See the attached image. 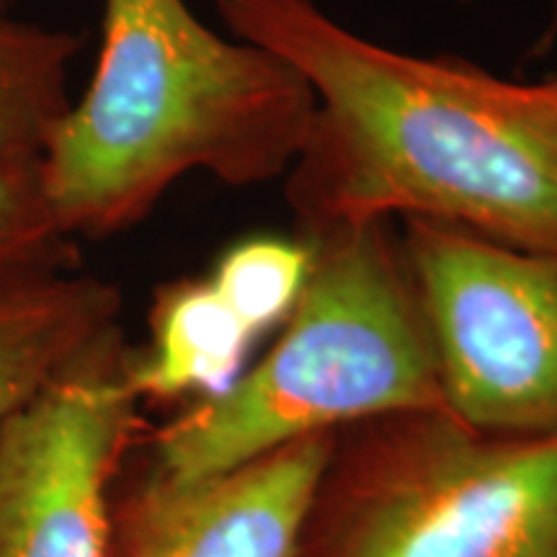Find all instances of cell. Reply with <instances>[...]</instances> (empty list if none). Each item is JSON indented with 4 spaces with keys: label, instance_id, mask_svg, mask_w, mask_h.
Wrapping results in <instances>:
<instances>
[{
    "label": "cell",
    "instance_id": "3957f363",
    "mask_svg": "<svg viewBox=\"0 0 557 557\" xmlns=\"http://www.w3.org/2000/svg\"><path fill=\"white\" fill-rule=\"evenodd\" d=\"M393 220L308 235L312 267L267 357L150 438V468L191 483L302 436L447 410L434 341Z\"/></svg>",
    "mask_w": 557,
    "mask_h": 557
},
{
    "label": "cell",
    "instance_id": "30bf717a",
    "mask_svg": "<svg viewBox=\"0 0 557 557\" xmlns=\"http://www.w3.org/2000/svg\"><path fill=\"white\" fill-rule=\"evenodd\" d=\"M81 50L73 32L47 29L0 9V160L41 158L70 109L67 67Z\"/></svg>",
    "mask_w": 557,
    "mask_h": 557
},
{
    "label": "cell",
    "instance_id": "4fadbf2b",
    "mask_svg": "<svg viewBox=\"0 0 557 557\" xmlns=\"http://www.w3.org/2000/svg\"><path fill=\"white\" fill-rule=\"evenodd\" d=\"M557 34V0H555V13H553V26H549V32H547V39H553Z\"/></svg>",
    "mask_w": 557,
    "mask_h": 557
},
{
    "label": "cell",
    "instance_id": "5b68a950",
    "mask_svg": "<svg viewBox=\"0 0 557 557\" xmlns=\"http://www.w3.org/2000/svg\"><path fill=\"white\" fill-rule=\"evenodd\" d=\"M403 222L449 413L487 434L555 436L557 253L449 222Z\"/></svg>",
    "mask_w": 557,
    "mask_h": 557
},
{
    "label": "cell",
    "instance_id": "7a4b0ae2",
    "mask_svg": "<svg viewBox=\"0 0 557 557\" xmlns=\"http://www.w3.org/2000/svg\"><path fill=\"white\" fill-rule=\"evenodd\" d=\"M312 114L289 62L207 29L184 0H103L94 81L41 152L47 199L70 238H107L189 171L227 186L287 173Z\"/></svg>",
    "mask_w": 557,
    "mask_h": 557
},
{
    "label": "cell",
    "instance_id": "8fae6325",
    "mask_svg": "<svg viewBox=\"0 0 557 557\" xmlns=\"http://www.w3.org/2000/svg\"><path fill=\"white\" fill-rule=\"evenodd\" d=\"M312 267V243L248 238L230 246L214 267L212 287L256 338L295 310Z\"/></svg>",
    "mask_w": 557,
    "mask_h": 557
},
{
    "label": "cell",
    "instance_id": "6da1fadb",
    "mask_svg": "<svg viewBox=\"0 0 557 557\" xmlns=\"http://www.w3.org/2000/svg\"><path fill=\"white\" fill-rule=\"evenodd\" d=\"M230 32L315 96L287 171L305 235L406 218L557 253V75L511 83L348 32L315 0H214Z\"/></svg>",
    "mask_w": 557,
    "mask_h": 557
},
{
    "label": "cell",
    "instance_id": "7c38bea8",
    "mask_svg": "<svg viewBox=\"0 0 557 557\" xmlns=\"http://www.w3.org/2000/svg\"><path fill=\"white\" fill-rule=\"evenodd\" d=\"M73 238L47 199L41 158L0 160V284L75 271Z\"/></svg>",
    "mask_w": 557,
    "mask_h": 557
},
{
    "label": "cell",
    "instance_id": "277c9868",
    "mask_svg": "<svg viewBox=\"0 0 557 557\" xmlns=\"http://www.w3.org/2000/svg\"><path fill=\"white\" fill-rule=\"evenodd\" d=\"M292 557H557V434H487L449 410L341 429Z\"/></svg>",
    "mask_w": 557,
    "mask_h": 557
},
{
    "label": "cell",
    "instance_id": "5bb4252c",
    "mask_svg": "<svg viewBox=\"0 0 557 557\" xmlns=\"http://www.w3.org/2000/svg\"><path fill=\"white\" fill-rule=\"evenodd\" d=\"M13 0H0V9H11Z\"/></svg>",
    "mask_w": 557,
    "mask_h": 557
},
{
    "label": "cell",
    "instance_id": "8992f818",
    "mask_svg": "<svg viewBox=\"0 0 557 557\" xmlns=\"http://www.w3.org/2000/svg\"><path fill=\"white\" fill-rule=\"evenodd\" d=\"M122 329L0 423V557H111V500L143 421Z\"/></svg>",
    "mask_w": 557,
    "mask_h": 557
},
{
    "label": "cell",
    "instance_id": "9c48e42d",
    "mask_svg": "<svg viewBox=\"0 0 557 557\" xmlns=\"http://www.w3.org/2000/svg\"><path fill=\"white\" fill-rule=\"evenodd\" d=\"M150 346L135 354L129 385L143 400L212 398L246 372L256 336L227 308L209 278H181L158 289Z\"/></svg>",
    "mask_w": 557,
    "mask_h": 557
},
{
    "label": "cell",
    "instance_id": "ba28073f",
    "mask_svg": "<svg viewBox=\"0 0 557 557\" xmlns=\"http://www.w3.org/2000/svg\"><path fill=\"white\" fill-rule=\"evenodd\" d=\"M120 310V292L75 271L0 284V423L122 329Z\"/></svg>",
    "mask_w": 557,
    "mask_h": 557
},
{
    "label": "cell",
    "instance_id": "52a82bcc",
    "mask_svg": "<svg viewBox=\"0 0 557 557\" xmlns=\"http://www.w3.org/2000/svg\"><path fill=\"white\" fill-rule=\"evenodd\" d=\"M333 434L302 436L191 483L143 475L114 487L111 557H292Z\"/></svg>",
    "mask_w": 557,
    "mask_h": 557
}]
</instances>
